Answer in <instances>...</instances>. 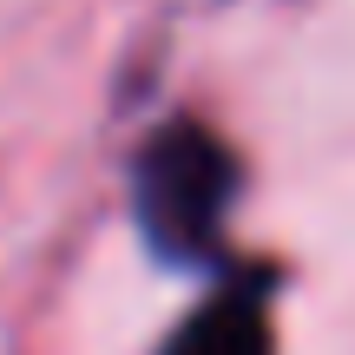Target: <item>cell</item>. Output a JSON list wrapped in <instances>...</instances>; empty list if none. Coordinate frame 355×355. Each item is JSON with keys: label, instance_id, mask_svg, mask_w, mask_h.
Returning <instances> with one entry per match:
<instances>
[{"label": "cell", "instance_id": "obj_1", "mask_svg": "<svg viewBox=\"0 0 355 355\" xmlns=\"http://www.w3.org/2000/svg\"><path fill=\"white\" fill-rule=\"evenodd\" d=\"M230 198H237V158L204 125H165L139 158V217L145 237L171 263H198L224 237Z\"/></svg>", "mask_w": 355, "mask_h": 355}, {"label": "cell", "instance_id": "obj_2", "mask_svg": "<svg viewBox=\"0 0 355 355\" xmlns=\"http://www.w3.org/2000/svg\"><path fill=\"white\" fill-rule=\"evenodd\" d=\"M165 355H277V343H270V309L257 296V283L217 290L165 343Z\"/></svg>", "mask_w": 355, "mask_h": 355}]
</instances>
